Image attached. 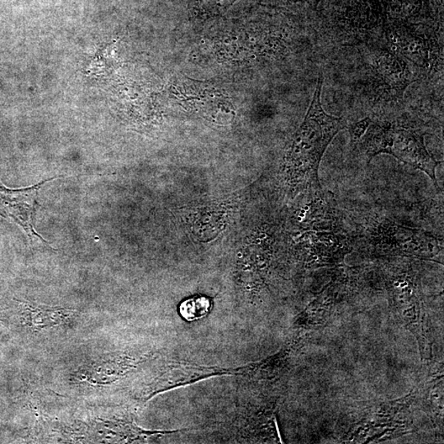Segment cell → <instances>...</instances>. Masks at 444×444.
<instances>
[{
    "mask_svg": "<svg viewBox=\"0 0 444 444\" xmlns=\"http://www.w3.org/2000/svg\"><path fill=\"white\" fill-rule=\"evenodd\" d=\"M361 139L359 142H361L368 162L379 154L392 155L400 162L426 173L438 189L436 179L438 162L426 149L424 135L420 132L372 122Z\"/></svg>",
    "mask_w": 444,
    "mask_h": 444,
    "instance_id": "cell-2",
    "label": "cell"
},
{
    "mask_svg": "<svg viewBox=\"0 0 444 444\" xmlns=\"http://www.w3.org/2000/svg\"><path fill=\"white\" fill-rule=\"evenodd\" d=\"M324 77L319 74L313 99L302 125L295 136L288 156L290 170L298 182L312 189L322 188L319 169L331 142L347 126L342 118L326 113L321 103Z\"/></svg>",
    "mask_w": 444,
    "mask_h": 444,
    "instance_id": "cell-1",
    "label": "cell"
},
{
    "mask_svg": "<svg viewBox=\"0 0 444 444\" xmlns=\"http://www.w3.org/2000/svg\"><path fill=\"white\" fill-rule=\"evenodd\" d=\"M57 179H48L33 186L18 189H9L0 182V216L14 220L22 227L31 242L40 240L48 244L35 230V216L41 188Z\"/></svg>",
    "mask_w": 444,
    "mask_h": 444,
    "instance_id": "cell-4",
    "label": "cell"
},
{
    "mask_svg": "<svg viewBox=\"0 0 444 444\" xmlns=\"http://www.w3.org/2000/svg\"><path fill=\"white\" fill-rule=\"evenodd\" d=\"M228 370L219 368L199 366L179 362H170L164 366L157 376L153 379L152 382L147 386L149 389L146 390L145 396L147 399L157 393L166 392L182 386L200 381L218 375L230 374Z\"/></svg>",
    "mask_w": 444,
    "mask_h": 444,
    "instance_id": "cell-5",
    "label": "cell"
},
{
    "mask_svg": "<svg viewBox=\"0 0 444 444\" xmlns=\"http://www.w3.org/2000/svg\"><path fill=\"white\" fill-rule=\"evenodd\" d=\"M383 56L380 60L379 67L382 70L381 73H383L386 80L391 83V86L404 90L407 83L410 82L409 78L405 76V63H403L398 58L389 54V53Z\"/></svg>",
    "mask_w": 444,
    "mask_h": 444,
    "instance_id": "cell-7",
    "label": "cell"
},
{
    "mask_svg": "<svg viewBox=\"0 0 444 444\" xmlns=\"http://www.w3.org/2000/svg\"><path fill=\"white\" fill-rule=\"evenodd\" d=\"M25 310L26 324L36 332L47 327L65 325L76 314L75 311L71 310L31 304L26 305Z\"/></svg>",
    "mask_w": 444,
    "mask_h": 444,
    "instance_id": "cell-6",
    "label": "cell"
},
{
    "mask_svg": "<svg viewBox=\"0 0 444 444\" xmlns=\"http://www.w3.org/2000/svg\"><path fill=\"white\" fill-rule=\"evenodd\" d=\"M369 241L378 251L391 255L431 258L443 252V240L429 232L408 228L385 219L369 233Z\"/></svg>",
    "mask_w": 444,
    "mask_h": 444,
    "instance_id": "cell-3",
    "label": "cell"
},
{
    "mask_svg": "<svg viewBox=\"0 0 444 444\" xmlns=\"http://www.w3.org/2000/svg\"><path fill=\"white\" fill-rule=\"evenodd\" d=\"M211 309V301L205 296H194L183 301L179 312L185 320L193 322L204 318Z\"/></svg>",
    "mask_w": 444,
    "mask_h": 444,
    "instance_id": "cell-8",
    "label": "cell"
},
{
    "mask_svg": "<svg viewBox=\"0 0 444 444\" xmlns=\"http://www.w3.org/2000/svg\"><path fill=\"white\" fill-rule=\"evenodd\" d=\"M371 120L366 118L348 127L349 134H350L351 142L352 145L357 144L358 142L361 140L362 137L366 134L369 127L371 125Z\"/></svg>",
    "mask_w": 444,
    "mask_h": 444,
    "instance_id": "cell-9",
    "label": "cell"
}]
</instances>
